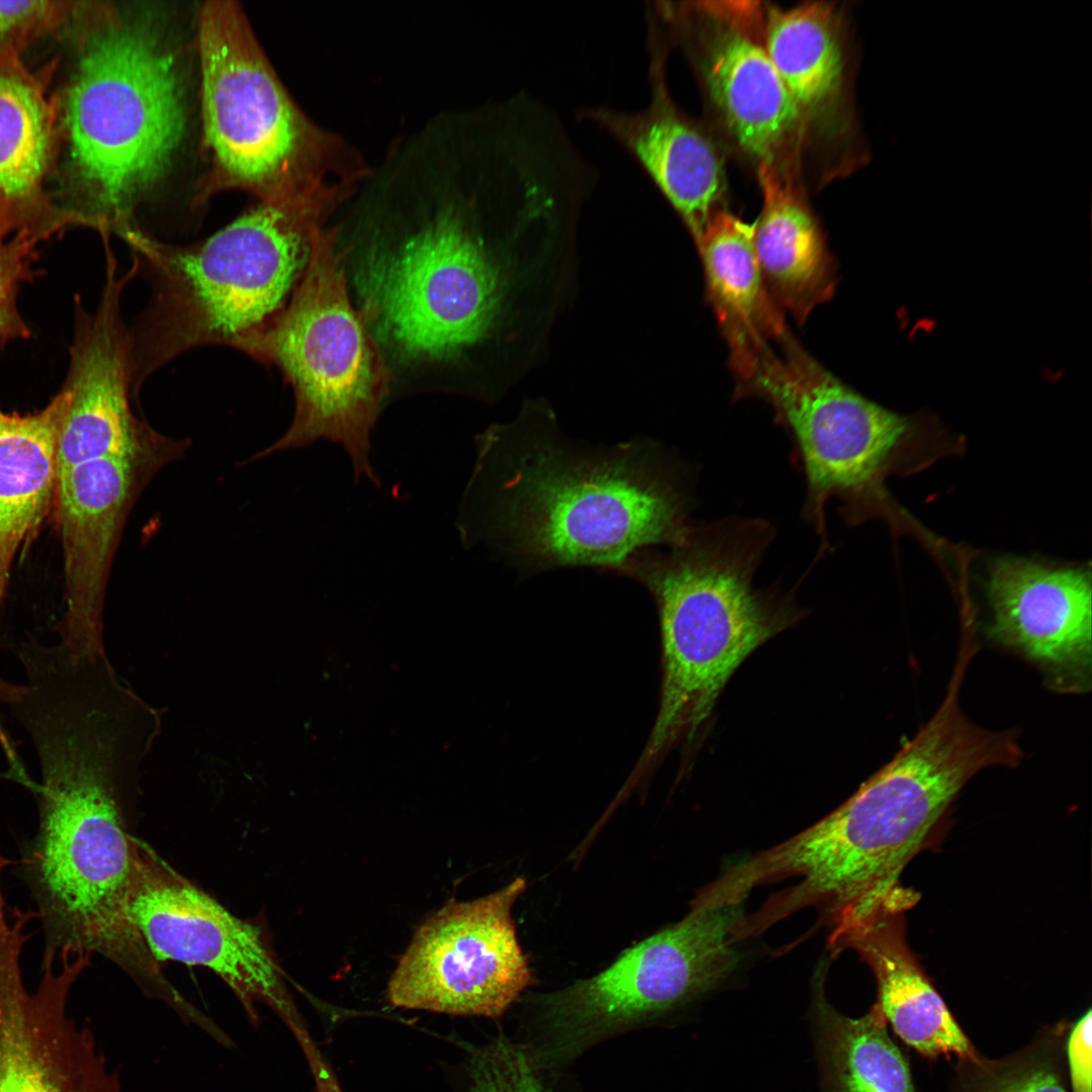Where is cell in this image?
<instances>
[{"instance_id": "3", "label": "cell", "mask_w": 1092, "mask_h": 1092, "mask_svg": "<svg viewBox=\"0 0 1092 1092\" xmlns=\"http://www.w3.org/2000/svg\"><path fill=\"white\" fill-rule=\"evenodd\" d=\"M990 730L945 699L918 733L841 806L791 838L727 867L713 881L723 901L740 903L757 887L795 879L746 917L758 935L807 907H818L830 937L866 921L902 887L901 873L963 787L999 765Z\"/></svg>"}, {"instance_id": "15", "label": "cell", "mask_w": 1092, "mask_h": 1092, "mask_svg": "<svg viewBox=\"0 0 1092 1092\" xmlns=\"http://www.w3.org/2000/svg\"><path fill=\"white\" fill-rule=\"evenodd\" d=\"M695 3L652 10L692 42L706 89L728 130L758 165L777 160L801 127V115L764 44V15L749 3Z\"/></svg>"}, {"instance_id": "9", "label": "cell", "mask_w": 1092, "mask_h": 1092, "mask_svg": "<svg viewBox=\"0 0 1092 1092\" xmlns=\"http://www.w3.org/2000/svg\"><path fill=\"white\" fill-rule=\"evenodd\" d=\"M776 345L737 394L765 399L788 432L806 480L802 517L821 537L824 552L828 500L840 503L847 523L857 521L907 423L826 370L790 331Z\"/></svg>"}, {"instance_id": "24", "label": "cell", "mask_w": 1092, "mask_h": 1092, "mask_svg": "<svg viewBox=\"0 0 1092 1092\" xmlns=\"http://www.w3.org/2000/svg\"><path fill=\"white\" fill-rule=\"evenodd\" d=\"M811 1014L821 1092H920L876 1004L861 1017L845 1016L828 1002L817 975Z\"/></svg>"}, {"instance_id": "17", "label": "cell", "mask_w": 1092, "mask_h": 1092, "mask_svg": "<svg viewBox=\"0 0 1092 1092\" xmlns=\"http://www.w3.org/2000/svg\"><path fill=\"white\" fill-rule=\"evenodd\" d=\"M648 47L649 104L637 112L587 107L579 116L604 129L636 159L697 243L719 210L724 168L711 140L677 108L668 92L666 47L659 32L648 30Z\"/></svg>"}, {"instance_id": "1", "label": "cell", "mask_w": 1092, "mask_h": 1092, "mask_svg": "<svg viewBox=\"0 0 1092 1092\" xmlns=\"http://www.w3.org/2000/svg\"><path fill=\"white\" fill-rule=\"evenodd\" d=\"M476 449L463 534L519 574L619 573L637 552L677 542L694 521L696 470L655 440H574L548 406L529 403L478 436Z\"/></svg>"}, {"instance_id": "22", "label": "cell", "mask_w": 1092, "mask_h": 1092, "mask_svg": "<svg viewBox=\"0 0 1092 1092\" xmlns=\"http://www.w3.org/2000/svg\"><path fill=\"white\" fill-rule=\"evenodd\" d=\"M49 106L23 73L0 65V242L13 231H54L38 200L52 149Z\"/></svg>"}, {"instance_id": "5", "label": "cell", "mask_w": 1092, "mask_h": 1092, "mask_svg": "<svg viewBox=\"0 0 1092 1092\" xmlns=\"http://www.w3.org/2000/svg\"><path fill=\"white\" fill-rule=\"evenodd\" d=\"M325 210L320 195L261 202L186 246L160 242L134 224L122 231L153 293L131 329L133 396L174 358L208 345L234 348L282 309Z\"/></svg>"}, {"instance_id": "11", "label": "cell", "mask_w": 1092, "mask_h": 1092, "mask_svg": "<svg viewBox=\"0 0 1092 1092\" xmlns=\"http://www.w3.org/2000/svg\"><path fill=\"white\" fill-rule=\"evenodd\" d=\"M370 324L404 356L444 359L483 339L505 297L503 271L479 238L443 215L359 273Z\"/></svg>"}, {"instance_id": "27", "label": "cell", "mask_w": 1092, "mask_h": 1092, "mask_svg": "<svg viewBox=\"0 0 1092 1092\" xmlns=\"http://www.w3.org/2000/svg\"><path fill=\"white\" fill-rule=\"evenodd\" d=\"M41 240L29 231H20L12 239L0 243V345L27 339L30 336L17 306V294L24 282L33 280L37 261L36 246Z\"/></svg>"}, {"instance_id": "14", "label": "cell", "mask_w": 1092, "mask_h": 1092, "mask_svg": "<svg viewBox=\"0 0 1092 1092\" xmlns=\"http://www.w3.org/2000/svg\"><path fill=\"white\" fill-rule=\"evenodd\" d=\"M188 440L123 456L94 459L58 474L55 507L63 547L65 613L60 643L76 658L104 655L103 609L114 554L125 521L149 481L183 456Z\"/></svg>"}, {"instance_id": "30", "label": "cell", "mask_w": 1092, "mask_h": 1092, "mask_svg": "<svg viewBox=\"0 0 1092 1092\" xmlns=\"http://www.w3.org/2000/svg\"><path fill=\"white\" fill-rule=\"evenodd\" d=\"M24 686L14 685L5 679L0 678V708L4 706H10L16 702L22 695Z\"/></svg>"}, {"instance_id": "28", "label": "cell", "mask_w": 1092, "mask_h": 1092, "mask_svg": "<svg viewBox=\"0 0 1092 1092\" xmlns=\"http://www.w3.org/2000/svg\"><path fill=\"white\" fill-rule=\"evenodd\" d=\"M48 1H0V44L17 40L47 24L61 10Z\"/></svg>"}, {"instance_id": "6", "label": "cell", "mask_w": 1092, "mask_h": 1092, "mask_svg": "<svg viewBox=\"0 0 1092 1092\" xmlns=\"http://www.w3.org/2000/svg\"><path fill=\"white\" fill-rule=\"evenodd\" d=\"M65 122L76 183L66 217L118 235L185 124L178 66L145 17L105 9L85 28Z\"/></svg>"}, {"instance_id": "19", "label": "cell", "mask_w": 1092, "mask_h": 1092, "mask_svg": "<svg viewBox=\"0 0 1092 1092\" xmlns=\"http://www.w3.org/2000/svg\"><path fill=\"white\" fill-rule=\"evenodd\" d=\"M753 233L754 223L719 209L696 243L737 389L750 380L761 356L788 331L784 313L763 282Z\"/></svg>"}, {"instance_id": "20", "label": "cell", "mask_w": 1092, "mask_h": 1092, "mask_svg": "<svg viewBox=\"0 0 1092 1092\" xmlns=\"http://www.w3.org/2000/svg\"><path fill=\"white\" fill-rule=\"evenodd\" d=\"M758 177L763 195L753 233L758 266L771 300L801 325L833 296L834 260L808 203L785 174L760 164Z\"/></svg>"}, {"instance_id": "2", "label": "cell", "mask_w": 1092, "mask_h": 1092, "mask_svg": "<svg viewBox=\"0 0 1092 1092\" xmlns=\"http://www.w3.org/2000/svg\"><path fill=\"white\" fill-rule=\"evenodd\" d=\"M19 723L38 758L39 824L25 843L20 873L46 931V951L97 952L173 1002L130 910L132 836L123 786L157 735L127 702L67 690L44 695Z\"/></svg>"}, {"instance_id": "8", "label": "cell", "mask_w": 1092, "mask_h": 1092, "mask_svg": "<svg viewBox=\"0 0 1092 1092\" xmlns=\"http://www.w3.org/2000/svg\"><path fill=\"white\" fill-rule=\"evenodd\" d=\"M743 903L691 904L678 922L622 953L596 976L530 1001L522 1044L552 1073L595 1045L645 1026L711 992L737 968L733 931Z\"/></svg>"}, {"instance_id": "7", "label": "cell", "mask_w": 1092, "mask_h": 1092, "mask_svg": "<svg viewBox=\"0 0 1092 1092\" xmlns=\"http://www.w3.org/2000/svg\"><path fill=\"white\" fill-rule=\"evenodd\" d=\"M336 237L320 225L313 230L290 301L234 348L278 367L295 395L291 426L253 459L328 439L348 452L357 479L364 475L378 485L370 436L388 393L389 371L366 310L350 302Z\"/></svg>"}, {"instance_id": "16", "label": "cell", "mask_w": 1092, "mask_h": 1092, "mask_svg": "<svg viewBox=\"0 0 1092 1092\" xmlns=\"http://www.w3.org/2000/svg\"><path fill=\"white\" fill-rule=\"evenodd\" d=\"M987 589L994 639L1040 665L1054 688L1090 687L1089 572L1003 557L991 566Z\"/></svg>"}, {"instance_id": "26", "label": "cell", "mask_w": 1092, "mask_h": 1092, "mask_svg": "<svg viewBox=\"0 0 1092 1092\" xmlns=\"http://www.w3.org/2000/svg\"><path fill=\"white\" fill-rule=\"evenodd\" d=\"M523 1046L506 1036L477 1049L469 1063V1092H556Z\"/></svg>"}, {"instance_id": "31", "label": "cell", "mask_w": 1092, "mask_h": 1092, "mask_svg": "<svg viewBox=\"0 0 1092 1092\" xmlns=\"http://www.w3.org/2000/svg\"><path fill=\"white\" fill-rule=\"evenodd\" d=\"M318 1092H341L335 1080L320 1063L316 1062Z\"/></svg>"}, {"instance_id": "25", "label": "cell", "mask_w": 1092, "mask_h": 1092, "mask_svg": "<svg viewBox=\"0 0 1092 1092\" xmlns=\"http://www.w3.org/2000/svg\"><path fill=\"white\" fill-rule=\"evenodd\" d=\"M1071 1022L1040 1027L1028 1043L1004 1057L981 1053L957 1060L947 1092H1072L1066 1064Z\"/></svg>"}, {"instance_id": "29", "label": "cell", "mask_w": 1092, "mask_h": 1092, "mask_svg": "<svg viewBox=\"0 0 1092 1092\" xmlns=\"http://www.w3.org/2000/svg\"><path fill=\"white\" fill-rule=\"evenodd\" d=\"M1091 1009L1071 1022L1066 1038V1064L1072 1092L1091 1090Z\"/></svg>"}, {"instance_id": "12", "label": "cell", "mask_w": 1092, "mask_h": 1092, "mask_svg": "<svg viewBox=\"0 0 1092 1092\" xmlns=\"http://www.w3.org/2000/svg\"><path fill=\"white\" fill-rule=\"evenodd\" d=\"M527 882L517 877L478 899L448 900L415 930L387 987L391 1005L453 1015L500 1017L534 984L512 909Z\"/></svg>"}, {"instance_id": "4", "label": "cell", "mask_w": 1092, "mask_h": 1092, "mask_svg": "<svg viewBox=\"0 0 1092 1092\" xmlns=\"http://www.w3.org/2000/svg\"><path fill=\"white\" fill-rule=\"evenodd\" d=\"M775 537L760 518L693 521L677 542L621 569L653 596L661 632L660 706L643 761L693 740L742 662L802 617L791 597L754 585Z\"/></svg>"}, {"instance_id": "10", "label": "cell", "mask_w": 1092, "mask_h": 1092, "mask_svg": "<svg viewBox=\"0 0 1092 1092\" xmlns=\"http://www.w3.org/2000/svg\"><path fill=\"white\" fill-rule=\"evenodd\" d=\"M202 114L221 185L261 202L316 191L306 184L307 125L277 80L242 10L210 1L198 15Z\"/></svg>"}, {"instance_id": "18", "label": "cell", "mask_w": 1092, "mask_h": 1092, "mask_svg": "<svg viewBox=\"0 0 1092 1092\" xmlns=\"http://www.w3.org/2000/svg\"><path fill=\"white\" fill-rule=\"evenodd\" d=\"M916 900L915 893L902 888L829 946L835 954L851 948L870 966L878 984L875 1004L906 1045L930 1062L951 1056L975 1058L980 1052L908 945L904 913Z\"/></svg>"}, {"instance_id": "13", "label": "cell", "mask_w": 1092, "mask_h": 1092, "mask_svg": "<svg viewBox=\"0 0 1092 1092\" xmlns=\"http://www.w3.org/2000/svg\"><path fill=\"white\" fill-rule=\"evenodd\" d=\"M130 910L157 962L201 966L222 979L251 1017L262 1001L290 1022L283 972L260 928L232 914L132 836Z\"/></svg>"}, {"instance_id": "21", "label": "cell", "mask_w": 1092, "mask_h": 1092, "mask_svg": "<svg viewBox=\"0 0 1092 1092\" xmlns=\"http://www.w3.org/2000/svg\"><path fill=\"white\" fill-rule=\"evenodd\" d=\"M67 396L61 389L40 411L0 407V603L19 548L55 505L58 442Z\"/></svg>"}, {"instance_id": "23", "label": "cell", "mask_w": 1092, "mask_h": 1092, "mask_svg": "<svg viewBox=\"0 0 1092 1092\" xmlns=\"http://www.w3.org/2000/svg\"><path fill=\"white\" fill-rule=\"evenodd\" d=\"M763 34L766 52L802 121L830 116L841 97L844 68L834 8L824 2L769 7Z\"/></svg>"}]
</instances>
